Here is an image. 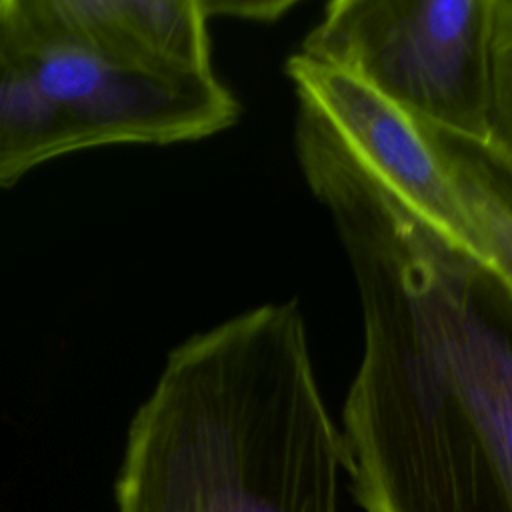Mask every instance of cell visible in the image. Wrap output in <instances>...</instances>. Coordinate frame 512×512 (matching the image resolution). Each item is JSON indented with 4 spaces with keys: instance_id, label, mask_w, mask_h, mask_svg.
<instances>
[{
    "instance_id": "cell-9",
    "label": "cell",
    "mask_w": 512,
    "mask_h": 512,
    "mask_svg": "<svg viewBox=\"0 0 512 512\" xmlns=\"http://www.w3.org/2000/svg\"><path fill=\"white\" fill-rule=\"evenodd\" d=\"M208 18L228 16L250 22H276L296 6L294 0H200Z\"/></svg>"
},
{
    "instance_id": "cell-4",
    "label": "cell",
    "mask_w": 512,
    "mask_h": 512,
    "mask_svg": "<svg viewBox=\"0 0 512 512\" xmlns=\"http://www.w3.org/2000/svg\"><path fill=\"white\" fill-rule=\"evenodd\" d=\"M494 0H334L298 54L416 124L486 142Z\"/></svg>"
},
{
    "instance_id": "cell-5",
    "label": "cell",
    "mask_w": 512,
    "mask_h": 512,
    "mask_svg": "<svg viewBox=\"0 0 512 512\" xmlns=\"http://www.w3.org/2000/svg\"><path fill=\"white\" fill-rule=\"evenodd\" d=\"M298 108L418 218L462 250L490 260L466 206L418 124L356 78L294 54L286 62Z\"/></svg>"
},
{
    "instance_id": "cell-3",
    "label": "cell",
    "mask_w": 512,
    "mask_h": 512,
    "mask_svg": "<svg viewBox=\"0 0 512 512\" xmlns=\"http://www.w3.org/2000/svg\"><path fill=\"white\" fill-rule=\"evenodd\" d=\"M238 116L216 74L120 60L58 24L44 0H0V188L72 152L200 140Z\"/></svg>"
},
{
    "instance_id": "cell-7",
    "label": "cell",
    "mask_w": 512,
    "mask_h": 512,
    "mask_svg": "<svg viewBox=\"0 0 512 512\" xmlns=\"http://www.w3.org/2000/svg\"><path fill=\"white\" fill-rule=\"evenodd\" d=\"M418 128L452 178L490 260L512 284V172L486 142Z\"/></svg>"
},
{
    "instance_id": "cell-1",
    "label": "cell",
    "mask_w": 512,
    "mask_h": 512,
    "mask_svg": "<svg viewBox=\"0 0 512 512\" xmlns=\"http://www.w3.org/2000/svg\"><path fill=\"white\" fill-rule=\"evenodd\" d=\"M350 262L362 360L342 408L364 512H512V284L342 150L304 174Z\"/></svg>"
},
{
    "instance_id": "cell-8",
    "label": "cell",
    "mask_w": 512,
    "mask_h": 512,
    "mask_svg": "<svg viewBox=\"0 0 512 512\" xmlns=\"http://www.w3.org/2000/svg\"><path fill=\"white\" fill-rule=\"evenodd\" d=\"M486 146L512 172V0H494Z\"/></svg>"
},
{
    "instance_id": "cell-2",
    "label": "cell",
    "mask_w": 512,
    "mask_h": 512,
    "mask_svg": "<svg viewBox=\"0 0 512 512\" xmlns=\"http://www.w3.org/2000/svg\"><path fill=\"white\" fill-rule=\"evenodd\" d=\"M346 454L296 300L172 348L134 412L118 512H340Z\"/></svg>"
},
{
    "instance_id": "cell-6",
    "label": "cell",
    "mask_w": 512,
    "mask_h": 512,
    "mask_svg": "<svg viewBox=\"0 0 512 512\" xmlns=\"http://www.w3.org/2000/svg\"><path fill=\"white\" fill-rule=\"evenodd\" d=\"M44 6L58 24L120 60L214 74L200 0H44Z\"/></svg>"
}]
</instances>
